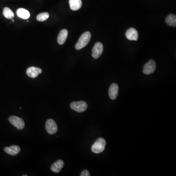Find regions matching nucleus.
<instances>
[{"label":"nucleus","instance_id":"nucleus-1","mask_svg":"<svg viewBox=\"0 0 176 176\" xmlns=\"http://www.w3.org/2000/svg\"><path fill=\"white\" fill-rule=\"evenodd\" d=\"M91 38V34L90 32L87 31L84 32L79 39L78 41L75 45V49L77 50H79L85 47L90 42Z\"/></svg>","mask_w":176,"mask_h":176},{"label":"nucleus","instance_id":"nucleus-2","mask_svg":"<svg viewBox=\"0 0 176 176\" xmlns=\"http://www.w3.org/2000/svg\"><path fill=\"white\" fill-rule=\"evenodd\" d=\"M105 146V140L103 138H99L92 146V151L94 153H100L104 150Z\"/></svg>","mask_w":176,"mask_h":176},{"label":"nucleus","instance_id":"nucleus-3","mask_svg":"<svg viewBox=\"0 0 176 176\" xmlns=\"http://www.w3.org/2000/svg\"><path fill=\"white\" fill-rule=\"evenodd\" d=\"M88 105L85 101H80L73 102L70 104V108L76 112H82L87 109Z\"/></svg>","mask_w":176,"mask_h":176},{"label":"nucleus","instance_id":"nucleus-4","mask_svg":"<svg viewBox=\"0 0 176 176\" xmlns=\"http://www.w3.org/2000/svg\"><path fill=\"white\" fill-rule=\"evenodd\" d=\"M9 121L12 125L15 126L18 129L22 130L25 127V122L22 118L16 116H12L9 117Z\"/></svg>","mask_w":176,"mask_h":176},{"label":"nucleus","instance_id":"nucleus-5","mask_svg":"<svg viewBox=\"0 0 176 176\" xmlns=\"http://www.w3.org/2000/svg\"><path fill=\"white\" fill-rule=\"evenodd\" d=\"M45 129L49 134L54 135L57 133V125L53 119H49L46 122Z\"/></svg>","mask_w":176,"mask_h":176},{"label":"nucleus","instance_id":"nucleus-6","mask_svg":"<svg viewBox=\"0 0 176 176\" xmlns=\"http://www.w3.org/2000/svg\"><path fill=\"white\" fill-rule=\"evenodd\" d=\"M156 62L153 60H150L144 65L143 73L145 74H150L154 73L156 70Z\"/></svg>","mask_w":176,"mask_h":176},{"label":"nucleus","instance_id":"nucleus-7","mask_svg":"<svg viewBox=\"0 0 176 176\" xmlns=\"http://www.w3.org/2000/svg\"><path fill=\"white\" fill-rule=\"evenodd\" d=\"M103 51V45L100 42H97L94 45L92 50V56L95 59L100 57Z\"/></svg>","mask_w":176,"mask_h":176},{"label":"nucleus","instance_id":"nucleus-8","mask_svg":"<svg viewBox=\"0 0 176 176\" xmlns=\"http://www.w3.org/2000/svg\"><path fill=\"white\" fill-rule=\"evenodd\" d=\"M126 37L128 40H131V41H136L138 40V37H139V34H138V31L134 28L131 27L130 28L126 31Z\"/></svg>","mask_w":176,"mask_h":176},{"label":"nucleus","instance_id":"nucleus-9","mask_svg":"<svg viewBox=\"0 0 176 176\" xmlns=\"http://www.w3.org/2000/svg\"><path fill=\"white\" fill-rule=\"evenodd\" d=\"M119 87L116 83H113L110 87L109 90V94L111 99L115 100L117 98L118 93Z\"/></svg>","mask_w":176,"mask_h":176},{"label":"nucleus","instance_id":"nucleus-10","mask_svg":"<svg viewBox=\"0 0 176 176\" xmlns=\"http://www.w3.org/2000/svg\"><path fill=\"white\" fill-rule=\"evenodd\" d=\"M42 70L41 69L39 68L34 67H31L29 68L26 70V74L27 75L31 78H36L42 73Z\"/></svg>","mask_w":176,"mask_h":176},{"label":"nucleus","instance_id":"nucleus-11","mask_svg":"<svg viewBox=\"0 0 176 176\" xmlns=\"http://www.w3.org/2000/svg\"><path fill=\"white\" fill-rule=\"evenodd\" d=\"M4 150H5V152L7 154L10 155L12 156H15L20 152L21 149L18 146L13 145L9 147H5Z\"/></svg>","mask_w":176,"mask_h":176},{"label":"nucleus","instance_id":"nucleus-12","mask_svg":"<svg viewBox=\"0 0 176 176\" xmlns=\"http://www.w3.org/2000/svg\"><path fill=\"white\" fill-rule=\"evenodd\" d=\"M64 165V161L62 160H58L56 161L51 165V170L55 173H59L63 168Z\"/></svg>","mask_w":176,"mask_h":176},{"label":"nucleus","instance_id":"nucleus-13","mask_svg":"<svg viewBox=\"0 0 176 176\" xmlns=\"http://www.w3.org/2000/svg\"><path fill=\"white\" fill-rule=\"evenodd\" d=\"M68 31L66 29H63L61 31L57 38V41L59 44L63 45L65 43L67 38Z\"/></svg>","mask_w":176,"mask_h":176},{"label":"nucleus","instance_id":"nucleus-14","mask_svg":"<svg viewBox=\"0 0 176 176\" xmlns=\"http://www.w3.org/2000/svg\"><path fill=\"white\" fill-rule=\"evenodd\" d=\"M69 7L70 9L74 11L78 10L82 7L81 0H69Z\"/></svg>","mask_w":176,"mask_h":176},{"label":"nucleus","instance_id":"nucleus-15","mask_svg":"<svg viewBox=\"0 0 176 176\" xmlns=\"http://www.w3.org/2000/svg\"><path fill=\"white\" fill-rule=\"evenodd\" d=\"M17 14L20 18L24 19H27L30 17V13L29 11L24 8H19L17 10Z\"/></svg>","mask_w":176,"mask_h":176},{"label":"nucleus","instance_id":"nucleus-16","mask_svg":"<svg viewBox=\"0 0 176 176\" xmlns=\"http://www.w3.org/2000/svg\"><path fill=\"white\" fill-rule=\"evenodd\" d=\"M166 24L169 26L172 27L176 26V16L174 14H169L166 18L165 19Z\"/></svg>","mask_w":176,"mask_h":176},{"label":"nucleus","instance_id":"nucleus-17","mask_svg":"<svg viewBox=\"0 0 176 176\" xmlns=\"http://www.w3.org/2000/svg\"><path fill=\"white\" fill-rule=\"evenodd\" d=\"M3 15L7 19H12L14 17V14L12 11L7 7L3 8Z\"/></svg>","mask_w":176,"mask_h":176},{"label":"nucleus","instance_id":"nucleus-18","mask_svg":"<svg viewBox=\"0 0 176 176\" xmlns=\"http://www.w3.org/2000/svg\"><path fill=\"white\" fill-rule=\"evenodd\" d=\"M49 14L48 12H43L39 14L37 16V20L40 22H43L48 19L49 18Z\"/></svg>","mask_w":176,"mask_h":176},{"label":"nucleus","instance_id":"nucleus-19","mask_svg":"<svg viewBox=\"0 0 176 176\" xmlns=\"http://www.w3.org/2000/svg\"><path fill=\"white\" fill-rule=\"evenodd\" d=\"M90 174L89 172L87 170H84L81 172L80 176H90Z\"/></svg>","mask_w":176,"mask_h":176}]
</instances>
